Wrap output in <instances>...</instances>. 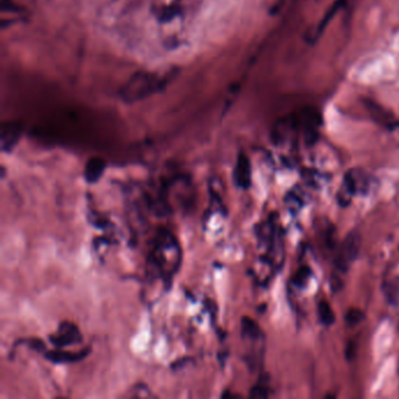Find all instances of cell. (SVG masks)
I'll return each mask as SVG.
<instances>
[{"label": "cell", "mask_w": 399, "mask_h": 399, "mask_svg": "<svg viewBox=\"0 0 399 399\" xmlns=\"http://www.w3.org/2000/svg\"><path fill=\"white\" fill-rule=\"evenodd\" d=\"M174 74L140 70L133 74L121 88L119 96L127 105H134L163 91L170 84Z\"/></svg>", "instance_id": "1"}, {"label": "cell", "mask_w": 399, "mask_h": 399, "mask_svg": "<svg viewBox=\"0 0 399 399\" xmlns=\"http://www.w3.org/2000/svg\"><path fill=\"white\" fill-rule=\"evenodd\" d=\"M150 266L160 274L162 279H172L181 264V248L174 234L167 229L160 231L153 241L149 255Z\"/></svg>", "instance_id": "2"}, {"label": "cell", "mask_w": 399, "mask_h": 399, "mask_svg": "<svg viewBox=\"0 0 399 399\" xmlns=\"http://www.w3.org/2000/svg\"><path fill=\"white\" fill-rule=\"evenodd\" d=\"M241 340L245 347V362L254 370L262 363L265 350V335L258 323L248 316L241 319Z\"/></svg>", "instance_id": "3"}, {"label": "cell", "mask_w": 399, "mask_h": 399, "mask_svg": "<svg viewBox=\"0 0 399 399\" xmlns=\"http://www.w3.org/2000/svg\"><path fill=\"white\" fill-rule=\"evenodd\" d=\"M369 188H370L369 174L359 169H352L345 174L341 189L338 191V202L345 206L350 203L352 197L359 193H368Z\"/></svg>", "instance_id": "4"}, {"label": "cell", "mask_w": 399, "mask_h": 399, "mask_svg": "<svg viewBox=\"0 0 399 399\" xmlns=\"http://www.w3.org/2000/svg\"><path fill=\"white\" fill-rule=\"evenodd\" d=\"M361 250V236L356 231L349 233L342 241L335 257V266L338 271L347 272L356 262Z\"/></svg>", "instance_id": "5"}, {"label": "cell", "mask_w": 399, "mask_h": 399, "mask_svg": "<svg viewBox=\"0 0 399 399\" xmlns=\"http://www.w3.org/2000/svg\"><path fill=\"white\" fill-rule=\"evenodd\" d=\"M50 342L57 348H65L82 342V335L77 324L68 321L60 323L54 334L50 336Z\"/></svg>", "instance_id": "6"}, {"label": "cell", "mask_w": 399, "mask_h": 399, "mask_svg": "<svg viewBox=\"0 0 399 399\" xmlns=\"http://www.w3.org/2000/svg\"><path fill=\"white\" fill-rule=\"evenodd\" d=\"M22 135V126L19 122H5L0 129L1 151L10 153L15 150Z\"/></svg>", "instance_id": "7"}, {"label": "cell", "mask_w": 399, "mask_h": 399, "mask_svg": "<svg viewBox=\"0 0 399 399\" xmlns=\"http://www.w3.org/2000/svg\"><path fill=\"white\" fill-rule=\"evenodd\" d=\"M233 181L240 189L246 190L252 183V165L246 153H240L236 157V165L233 170Z\"/></svg>", "instance_id": "8"}, {"label": "cell", "mask_w": 399, "mask_h": 399, "mask_svg": "<svg viewBox=\"0 0 399 399\" xmlns=\"http://www.w3.org/2000/svg\"><path fill=\"white\" fill-rule=\"evenodd\" d=\"M91 352V348L82 349L80 352H63V350H52L46 352V359L54 364H72V363L80 362L86 359Z\"/></svg>", "instance_id": "9"}, {"label": "cell", "mask_w": 399, "mask_h": 399, "mask_svg": "<svg viewBox=\"0 0 399 399\" xmlns=\"http://www.w3.org/2000/svg\"><path fill=\"white\" fill-rule=\"evenodd\" d=\"M105 167H107V163L103 158L91 157L84 165V181H87L88 184L98 183L105 174Z\"/></svg>", "instance_id": "10"}, {"label": "cell", "mask_w": 399, "mask_h": 399, "mask_svg": "<svg viewBox=\"0 0 399 399\" xmlns=\"http://www.w3.org/2000/svg\"><path fill=\"white\" fill-rule=\"evenodd\" d=\"M383 292L389 303L399 305V276H393L383 285Z\"/></svg>", "instance_id": "11"}, {"label": "cell", "mask_w": 399, "mask_h": 399, "mask_svg": "<svg viewBox=\"0 0 399 399\" xmlns=\"http://www.w3.org/2000/svg\"><path fill=\"white\" fill-rule=\"evenodd\" d=\"M319 317L321 322L326 326H331L335 322L334 310L331 309L329 302L321 301L319 303Z\"/></svg>", "instance_id": "12"}, {"label": "cell", "mask_w": 399, "mask_h": 399, "mask_svg": "<svg viewBox=\"0 0 399 399\" xmlns=\"http://www.w3.org/2000/svg\"><path fill=\"white\" fill-rule=\"evenodd\" d=\"M364 319V314L362 310L359 308H350L347 314H345V321L350 326H356L357 323L361 322Z\"/></svg>", "instance_id": "13"}, {"label": "cell", "mask_w": 399, "mask_h": 399, "mask_svg": "<svg viewBox=\"0 0 399 399\" xmlns=\"http://www.w3.org/2000/svg\"><path fill=\"white\" fill-rule=\"evenodd\" d=\"M269 396V388L265 385H255L250 390V397L255 399L267 398Z\"/></svg>", "instance_id": "14"}, {"label": "cell", "mask_w": 399, "mask_h": 399, "mask_svg": "<svg viewBox=\"0 0 399 399\" xmlns=\"http://www.w3.org/2000/svg\"><path fill=\"white\" fill-rule=\"evenodd\" d=\"M338 4H340V3H336V4L334 5V8L326 12V19L321 22V25H319V27H317V29H316V38H319V34L322 33L323 29L326 27V24L329 22V19H331V17H334L335 13H336V11L338 10Z\"/></svg>", "instance_id": "15"}, {"label": "cell", "mask_w": 399, "mask_h": 399, "mask_svg": "<svg viewBox=\"0 0 399 399\" xmlns=\"http://www.w3.org/2000/svg\"><path fill=\"white\" fill-rule=\"evenodd\" d=\"M309 274H310V271H309V269H307V267H306V269H301V271H300V272H299L298 274H296V278H295V281H296V283H303L305 279H307V278H308Z\"/></svg>", "instance_id": "16"}]
</instances>
